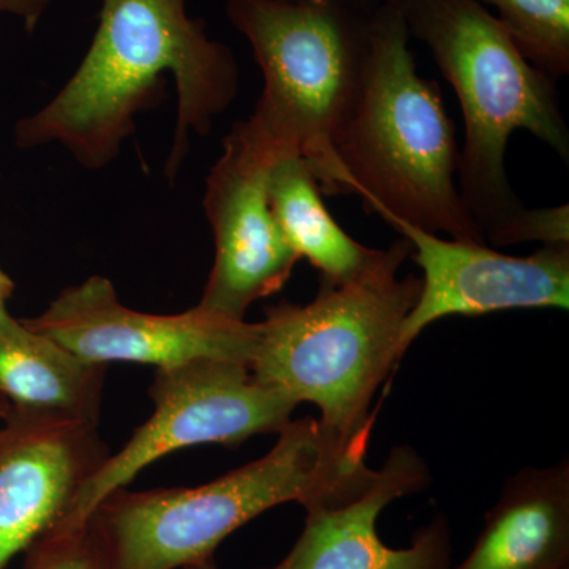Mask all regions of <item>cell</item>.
Returning a JSON list of instances; mask_svg holds the SVG:
<instances>
[{
  "label": "cell",
  "mask_w": 569,
  "mask_h": 569,
  "mask_svg": "<svg viewBox=\"0 0 569 569\" xmlns=\"http://www.w3.org/2000/svg\"><path fill=\"white\" fill-rule=\"evenodd\" d=\"M168 74L178 107L163 174L173 183L190 138L208 137L239 92L233 50L190 17L187 0H102L80 66L50 102L17 122L14 144L59 146L86 170H103L133 137L138 116L160 103Z\"/></svg>",
  "instance_id": "1"
},
{
  "label": "cell",
  "mask_w": 569,
  "mask_h": 569,
  "mask_svg": "<svg viewBox=\"0 0 569 569\" xmlns=\"http://www.w3.org/2000/svg\"><path fill=\"white\" fill-rule=\"evenodd\" d=\"M408 31L429 48L458 96L466 126L458 190L486 244L569 242L568 204L529 209L507 173L508 141L527 130L569 160L556 81L531 66L479 0H406Z\"/></svg>",
  "instance_id": "2"
},
{
  "label": "cell",
  "mask_w": 569,
  "mask_h": 569,
  "mask_svg": "<svg viewBox=\"0 0 569 569\" xmlns=\"http://www.w3.org/2000/svg\"><path fill=\"white\" fill-rule=\"evenodd\" d=\"M403 2L370 11L361 88L332 138L321 193L358 194L367 212L486 244L456 183L455 122L440 86L418 73Z\"/></svg>",
  "instance_id": "3"
},
{
  "label": "cell",
  "mask_w": 569,
  "mask_h": 569,
  "mask_svg": "<svg viewBox=\"0 0 569 569\" xmlns=\"http://www.w3.org/2000/svg\"><path fill=\"white\" fill-rule=\"evenodd\" d=\"M373 477L366 451L318 419H291L263 458L197 488L116 490L88 522L112 569H183L213 559L223 539L269 509L343 503Z\"/></svg>",
  "instance_id": "4"
},
{
  "label": "cell",
  "mask_w": 569,
  "mask_h": 569,
  "mask_svg": "<svg viewBox=\"0 0 569 569\" xmlns=\"http://www.w3.org/2000/svg\"><path fill=\"white\" fill-rule=\"evenodd\" d=\"M411 244L396 239L372 272L353 282L321 280L309 305L266 309L250 370L299 406L313 403L321 426L367 451L373 397L402 359L400 336L417 305L421 277H399Z\"/></svg>",
  "instance_id": "5"
},
{
  "label": "cell",
  "mask_w": 569,
  "mask_h": 569,
  "mask_svg": "<svg viewBox=\"0 0 569 569\" xmlns=\"http://www.w3.org/2000/svg\"><path fill=\"white\" fill-rule=\"evenodd\" d=\"M224 10L263 73L246 121L282 156H301L320 183L361 88L372 10L318 0H227Z\"/></svg>",
  "instance_id": "6"
},
{
  "label": "cell",
  "mask_w": 569,
  "mask_h": 569,
  "mask_svg": "<svg viewBox=\"0 0 569 569\" xmlns=\"http://www.w3.org/2000/svg\"><path fill=\"white\" fill-rule=\"evenodd\" d=\"M149 397L151 417L82 485L52 530L84 526L104 497L126 489L164 456L198 445L234 448L254 436L279 433L298 407L283 392L257 380L246 362L217 358L156 369Z\"/></svg>",
  "instance_id": "7"
},
{
  "label": "cell",
  "mask_w": 569,
  "mask_h": 569,
  "mask_svg": "<svg viewBox=\"0 0 569 569\" xmlns=\"http://www.w3.org/2000/svg\"><path fill=\"white\" fill-rule=\"evenodd\" d=\"M280 157L249 122L239 121L206 178L203 206L216 257L197 307L209 316L246 321L250 306L279 293L301 260L269 203V173Z\"/></svg>",
  "instance_id": "8"
},
{
  "label": "cell",
  "mask_w": 569,
  "mask_h": 569,
  "mask_svg": "<svg viewBox=\"0 0 569 569\" xmlns=\"http://www.w3.org/2000/svg\"><path fill=\"white\" fill-rule=\"evenodd\" d=\"M24 325L96 365L140 362L156 369L200 358L250 365L260 325L230 321L203 310L176 316L138 312L123 306L110 279L91 276L67 287L44 312Z\"/></svg>",
  "instance_id": "9"
},
{
  "label": "cell",
  "mask_w": 569,
  "mask_h": 569,
  "mask_svg": "<svg viewBox=\"0 0 569 569\" xmlns=\"http://www.w3.org/2000/svg\"><path fill=\"white\" fill-rule=\"evenodd\" d=\"M378 216L410 242L411 260L422 271L417 305L400 336L402 355L426 328L447 317L569 307V244L509 257L478 242L438 238L387 212Z\"/></svg>",
  "instance_id": "10"
},
{
  "label": "cell",
  "mask_w": 569,
  "mask_h": 569,
  "mask_svg": "<svg viewBox=\"0 0 569 569\" xmlns=\"http://www.w3.org/2000/svg\"><path fill=\"white\" fill-rule=\"evenodd\" d=\"M97 427L13 407L0 419V569L61 522L110 456Z\"/></svg>",
  "instance_id": "11"
},
{
  "label": "cell",
  "mask_w": 569,
  "mask_h": 569,
  "mask_svg": "<svg viewBox=\"0 0 569 569\" xmlns=\"http://www.w3.org/2000/svg\"><path fill=\"white\" fill-rule=\"evenodd\" d=\"M430 475L410 447H396L369 488L331 505L306 509V526L280 563L264 569H451V531L445 516L422 527L406 549L378 537L377 520L397 498L421 492Z\"/></svg>",
  "instance_id": "12"
},
{
  "label": "cell",
  "mask_w": 569,
  "mask_h": 569,
  "mask_svg": "<svg viewBox=\"0 0 569 569\" xmlns=\"http://www.w3.org/2000/svg\"><path fill=\"white\" fill-rule=\"evenodd\" d=\"M569 567V463L523 468L509 478L486 515L485 529L451 569Z\"/></svg>",
  "instance_id": "13"
},
{
  "label": "cell",
  "mask_w": 569,
  "mask_h": 569,
  "mask_svg": "<svg viewBox=\"0 0 569 569\" xmlns=\"http://www.w3.org/2000/svg\"><path fill=\"white\" fill-rule=\"evenodd\" d=\"M107 367L0 310V396L11 407L99 426Z\"/></svg>",
  "instance_id": "14"
},
{
  "label": "cell",
  "mask_w": 569,
  "mask_h": 569,
  "mask_svg": "<svg viewBox=\"0 0 569 569\" xmlns=\"http://www.w3.org/2000/svg\"><path fill=\"white\" fill-rule=\"evenodd\" d=\"M269 203L288 244L321 272V280L353 282L372 272L387 250L369 249L328 211L320 183L301 156L280 157L269 173Z\"/></svg>",
  "instance_id": "15"
},
{
  "label": "cell",
  "mask_w": 569,
  "mask_h": 569,
  "mask_svg": "<svg viewBox=\"0 0 569 569\" xmlns=\"http://www.w3.org/2000/svg\"><path fill=\"white\" fill-rule=\"evenodd\" d=\"M523 58L553 81L569 73V0H485Z\"/></svg>",
  "instance_id": "16"
},
{
  "label": "cell",
  "mask_w": 569,
  "mask_h": 569,
  "mask_svg": "<svg viewBox=\"0 0 569 569\" xmlns=\"http://www.w3.org/2000/svg\"><path fill=\"white\" fill-rule=\"evenodd\" d=\"M28 569H112L91 526L51 530L28 550Z\"/></svg>",
  "instance_id": "17"
},
{
  "label": "cell",
  "mask_w": 569,
  "mask_h": 569,
  "mask_svg": "<svg viewBox=\"0 0 569 569\" xmlns=\"http://www.w3.org/2000/svg\"><path fill=\"white\" fill-rule=\"evenodd\" d=\"M52 2L54 0H0V13L18 18L28 31H33Z\"/></svg>",
  "instance_id": "18"
},
{
  "label": "cell",
  "mask_w": 569,
  "mask_h": 569,
  "mask_svg": "<svg viewBox=\"0 0 569 569\" xmlns=\"http://www.w3.org/2000/svg\"><path fill=\"white\" fill-rule=\"evenodd\" d=\"M13 279L2 268H0V310L7 309V302L14 293Z\"/></svg>",
  "instance_id": "19"
},
{
  "label": "cell",
  "mask_w": 569,
  "mask_h": 569,
  "mask_svg": "<svg viewBox=\"0 0 569 569\" xmlns=\"http://www.w3.org/2000/svg\"><path fill=\"white\" fill-rule=\"evenodd\" d=\"M318 2L337 3V6L350 7L356 10H373L381 0H318Z\"/></svg>",
  "instance_id": "20"
},
{
  "label": "cell",
  "mask_w": 569,
  "mask_h": 569,
  "mask_svg": "<svg viewBox=\"0 0 569 569\" xmlns=\"http://www.w3.org/2000/svg\"><path fill=\"white\" fill-rule=\"evenodd\" d=\"M183 569H219L217 568L216 561L213 559H209L206 561H201V563L190 565V567Z\"/></svg>",
  "instance_id": "21"
},
{
  "label": "cell",
  "mask_w": 569,
  "mask_h": 569,
  "mask_svg": "<svg viewBox=\"0 0 569 569\" xmlns=\"http://www.w3.org/2000/svg\"><path fill=\"white\" fill-rule=\"evenodd\" d=\"M10 402L6 399V397L0 396V419L6 418L7 413L10 411Z\"/></svg>",
  "instance_id": "22"
},
{
  "label": "cell",
  "mask_w": 569,
  "mask_h": 569,
  "mask_svg": "<svg viewBox=\"0 0 569 569\" xmlns=\"http://www.w3.org/2000/svg\"><path fill=\"white\" fill-rule=\"evenodd\" d=\"M563 569H569V567H567V568H563Z\"/></svg>",
  "instance_id": "23"
}]
</instances>
